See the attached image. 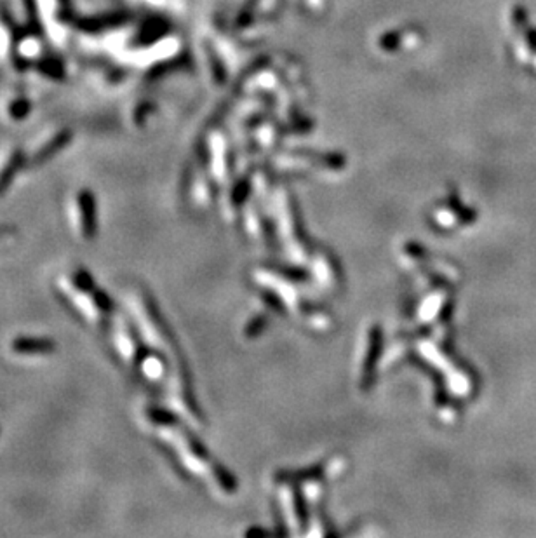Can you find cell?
<instances>
[{"label":"cell","instance_id":"1","mask_svg":"<svg viewBox=\"0 0 536 538\" xmlns=\"http://www.w3.org/2000/svg\"><path fill=\"white\" fill-rule=\"evenodd\" d=\"M78 212H81L82 235L85 241H94L98 235V209H96V197L91 190L84 188L77 197Z\"/></svg>","mask_w":536,"mask_h":538},{"label":"cell","instance_id":"4","mask_svg":"<svg viewBox=\"0 0 536 538\" xmlns=\"http://www.w3.org/2000/svg\"><path fill=\"white\" fill-rule=\"evenodd\" d=\"M23 164H25V155H23V152H16L15 155L11 157L8 166L4 167V171L0 173V197H2V195L8 192V188L11 187V183L15 181L16 173L22 169Z\"/></svg>","mask_w":536,"mask_h":538},{"label":"cell","instance_id":"5","mask_svg":"<svg viewBox=\"0 0 536 538\" xmlns=\"http://www.w3.org/2000/svg\"><path fill=\"white\" fill-rule=\"evenodd\" d=\"M68 142H70V135H68V133H61L60 136H56V138H54L53 142L49 143V145L44 146V149L40 150V152L37 153L35 157H33L32 166H40V164L46 162V160L51 159V157H53L54 153L60 152V150L63 149V146L67 145Z\"/></svg>","mask_w":536,"mask_h":538},{"label":"cell","instance_id":"3","mask_svg":"<svg viewBox=\"0 0 536 538\" xmlns=\"http://www.w3.org/2000/svg\"><path fill=\"white\" fill-rule=\"evenodd\" d=\"M126 326H127V333H129L131 340H133L134 366H136V369H138V371H140V368H142L143 361H145V359L150 355V348L146 347L145 342L142 340V337H140L138 328H136V324H134L133 321H127Z\"/></svg>","mask_w":536,"mask_h":538},{"label":"cell","instance_id":"7","mask_svg":"<svg viewBox=\"0 0 536 538\" xmlns=\"http://www.w3.org/2000/svg\"><path fill=\"white\" fill-rule=\"evenodd\" d=\"M72 280H74L75 287H77L78 291H82V293H85V294H92V291H94L96 287H98V286H96L94 279H92V277H91V274H89L85 269H82V267H81V269L75 270L74 276H72Z\"/></svg>","mask_w":536,"mask_h":538},{"label":"cell","instance_id":"6","mask_svg":"<svg viewBox=\"0 0 536 538\" xmlns=\"http://www.w3.org/2000/svg\"><path fill=\"white\" fill-rule=\"evenodd\" d=\"M91 298H92V303H94V307L98 308L99 312H101V315L110 317V315L115 314V303H113V300L105 293V291H101L99 287H96V289L92 291Z\"/></svg>","mask_w":536,"mask_h":538},{"label":"cell","instance_id":"8","mask_svg":"<svg viewBox=\"0 0 536 538\" xmlns=\"http://www.w3.org/2000/svg\"><path fill=\"white\" fill-rule=\"evenodd\" d=\"M16 227H9V225H0V237H6L9 234H15Z\"/></svg>","mask_w":536,"mask_h":538},{"label":"cell","instance_id":"2","mask_svg":"<svg viewBox=\"0 0 536 538\" xmlns=\"http://www.w3.org/2000/svg\"><path fill=\"white\" fill-rule=\"evenodd\" d=\"M12 352L22 355L35 354H53L58 348V344L53 338L46 337H18L11 344Z\"/></svg>","mask_w":536,"mask_h":538}]
</instances>
